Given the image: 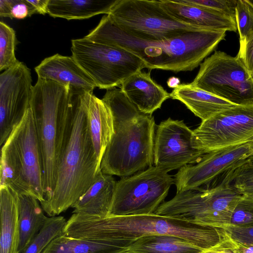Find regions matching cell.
Segmentation results:
<instances>
[{
    "label": "cell",
    "instance_id": "7c38bea8",
    "mask_svg": "<svg viewBox=\"0 0 253 253\" xmlns=\"http://www.w3.org/2000/svg\"><path fill=\"white\" fill-rule=\"evenodd\" d=\"M253 142V104L240 105L202 121L193 130V147L204 154Z\"/></svg>",
    "mask_w": 253,
    "mask_h": 253
},
{
    "label": "cell",
    "instance_id": "4dcf8cb0",
    "mask_svg": "<svg viewBox=\"0 0 253 253\" xmlns=\"http://www.w3.org/2000/svg\"><path fill=\"white\" fill-rule=\"evenodd\" d=\"M191 5L221 12L236 21V6L238 0H179Z\"/></svg>",
    "mask_w": 253,
    "mask_h": 253
},
{
    "label": "cell",
    "instance_id": "7402d4cb",
    "mask_svg": "<svg viewBox=\"0 0 253 253\" xmlns=\"http://www.w3.org/2000/svg\"><path fill=\"white\" fill-rule=\"evenodd\" d=\"M0 253H18V194L9 187H0Z\"/></svg>",
    "mask_w": 253,
    "mask_h": 253
},
{
    "label": "cell",
    "instance_id": "cb8c5ba5",
    "mask_svg": "<svg viewBox=\"0 0 253 253\" xmlns=\"http://www.w3.org/2000/svg\"><path fill=\"white\" fill-rule=\"evenodd\" d=\"M125 243L85 240L65 236L54 239L42 253H129Z\"/></svg>",
    "mask_w": 253,
    "mask_h": 253
},
{
    "label": "cell",
    "instance_id": "8d00e7d4",
    "mask_svg": "<svg viewBox=\"0 0 253 253\" xmlns=\"http://www.w3.org/2000/svg\"><path fill=\"white\" fill-rule=\"evenodd\" d=\"M33 7L36 13L44 15L47 13L49 0H27Z\"/></svg>",
    "mask_w": 253,
    "mask_h": 253
},
{
    "label": "cell",
    "instance_id": "603a6c76",
    "mask_svg": "<svg viewBox=\"0 0 253 253\" xmlns=\"http://www.w3.org/2000/svg\"><path fill=\"white\" fill-rule=\"evenodd\" d=\"M117 0H49L47 13L68 20L88 19L108 14Z\"/></svg>",
    "mask_w": 253,
    "mask_h": 253
},
{
    "label": "cell",
    "instance_id": "e0dca14e",
    "mask_svg": "<svg viewBox=\"0 0 253 253\" xmlns=\"http://www.w3.org/2000/svg\"><path fill=\"white\" fill-rule=\"evenodd\" d=\"M161 6L177 21L204 30L236 32V21L221 12L179 0H159Z\"/></svg>",
    "mask_w": 253,
    "mask_h": 253
},
{
    "label": "cell",
    "instance_id": "d4e9b609",
    "mask_svg": "<svg viewBox=\"0 0 253 253\" xmlns=\"http://www.w3.org/2000/svg\"><path fill=\"white\" fill-rule=\"evenodd\" d=\"M18 221L19 244L18 253H21L45 224L46 216L39 201L29 194H19Z\"/></svg>",
    "mask_w": 253,
    "mask_h": 253
},
{
    "label": "cell",
    "instance_id": "30bf717a",
    "mask_svg": "<svg viewBox=\"0 0 253 253\" xmlns=\"http://www.w3.org/2000/svg\"><path fill=\"white\" fill-rule=\"evenodd\" d=\"M173 183L174 178L168 172L155 166L121 177L116 181L108 216L154 213Z\"/></svg>",
    "mask_w": 253,
    "mask_h": 253
},
{
    "label": "cell",
    "instance_id": "d6986e66",
    "mask_svg": "<svg viewBox=\"0 0 253 253\" xmlns=\"http://www.w3.org/2000/svg\"><path fill=\"white\" fill-rule=\"evenodd\" d=\"M116 181L113 175L98 173L95 181L72 206L73 213L99 218L107 217L111 207Z\"/></svg>",
    "mask_w": 253,
    "mask_h": 253
},
{
    "label": "cell",
    "instance_id": "3957f363",
    "mask_svg": "<svg viewBox=\"0 0 253 253\" xmlns=\"http://www.w3.org/2000/svg\"><path fill=\"white\" fill-rule=\"evenodd\" d=\"M86 92H74L73 114L62 147L54 190L49 200L41 203L51 217L72 207L101 170L88 126Z\"/></svg>",
    "mask_w": 253,
    "mask_h": 253
},
{
    "label": "cell",
    "instance_id": "1f68e13d",
    "mask_svg": "<svg viewBox=\"0 0 253 253\" xmlns=\"http://www.w3.org/2000/svg\"><path fill=\"white\" fill-rule=\"evenodd\" d=\"M228 226H253V203L245 199L243 196L242 199L232 214Z\"/></svg>",
    "mask_w": 253,
    "mask_h": 253
},
{
    "label": "cell",
    "instance_id": "ba28073f",
    "mask_svg": "<svg viewBox=\"0 0 253 253\" xmlns=\"http://www.w3.org/2000/svg\"><path fill=\"white\" fill-rule=\"evenodd\" d=\"M71 44L72 56L100 89L120 86L128 77L146 68L140 58L121 48L85 37L72 40Z\"/></svg>",
    "mask_w": 253,
    "mask_h": 253
},
{
    "label": "cell",
    "instance_id": "7bdbcfd3",
    "mask_svg": "<svg viewBox=\"0 0 253 253\" xmlns=\"http://www.w3.org/2000/svg\"><path fill=\"white\" fill-rule=\"evenodd\" d=\"M251 77H252V79H253V74H252L251 75Z\"/></svg>",
    "mask_w": 253,
    "mask_h": 253
},
{
    "label": "cell",
    "instance_id": "5bb4252c",
    "mask_svg": "<svg viewBox=\"0 0 253 253\" xmlns=\"http://www.w3.org/2000/svg\"><path fill=\"white\" fill-rule=\"evenodd\" d=\"M192 134L183 120L161 122L154 138V166L169 172L199 161L205 154L193 147Z\"/></svg>",
    "mask_w": 253,
    "mask_h": 253
},
{
    "label": "cell",
    "instance_id": "ffe728a7",
    "mask_svg": "<svg viewBox=\"0 0 253 253\" xmlns=\"http://www.w3.org/2000/svg\"><path fill=\"white\" fill-rule=\"evenodd\" d=\"M85 105L94 149L101 165L105 151L113 134L112 112L106 103L93 93H86Z\"/></svg>",
    "mask_w": 253,
    "mask_h": 253
},
{
    "label": "cell",
    "instance_id": "e575fe53",
    "mask_svg": "<svg viewBox=\"0 0 253 253\" xmlns=\"http://www.w3.org/2000/svg\"><path fill=\"white\" fill-rule=\"evenodd\" d=\"M36 13L27 0H11V18L22 19Z\"/></svg>",
    "mask_w": 253,
    "mask_h": 253
},
{
    "label": "cell",
    "instance_id": "60d3db41",
    "mask_svg": "<svg viewBox=\"0 0 253 253\" xmlns=\"http://www.w3.org/2000/svg\"><path fill=\"white\" fill-rule=\"evenodd\" d=\"M244 198L253 203V195H243Z\"/></svg>",
    "mask_w": 253,
    "mask_h": 253
},
{
    "label": "cell",
    "instance_id": "ac0fdd59",
    "mask_svg": "<svg viewBox=\"0 0 253 253\" xmlns=\"http://www.w3.org/2000/svg\"><path fill=\"white\" fill-rule=\"evenodd\" d=\"M120 86L128 100L147 114L152 115L170 98V93L152 79L150 72H138L126 79Z\"/></svg>",
    "mask_w": 253,
    "mask_h": 253
},
{
    "label": "cell",
    "instance_id": "d590c367",
    "mask_svg": "<svg viewBox=\"0 0 253 253\" xmlns=\"http://www.w3.org/2000/svg\"><path fill=\"white\" fill-rule=\"evenodd\" d=\"M200 253H239L237 250L233 239L225 231L221 240L215 246Z\"/></svg>",
    "mask_w": 253,
    "mask_h": 253
},
{
    "label": "cell",
    "instance_id": "5b68a950",
    "mask_svg": "<svg viewBox=\"0 0 253 253\" xmlns=\"http://www.w3.org/2000/svg\"><path fill=\"white\" fill-rule=\"evenodd\" d=\"M73 97L70 86L52 81L38 78L33 86L30 108L41 154L44 201L54 190L62 147L72 117Z\"/></svg>",
    "mask_w": 253,
    "mask_h": 253
},
{
    "label": "cell",
    "instance_id": "83f0119b",
    "mask_svg": "<svg viewBox=\"0 0 253 253\" xmlns=\"http://www.w3.org/2000/svg\"><path fill=\"white\" fill-rule=\"evenodd\" d=\"M15 31L2 21L0 22V71L6 70L20 62L16 59Z\"/></svg>",
    "mask_w": 253,
    "mask_h": 253
},
{
    "label": "cell",
    "instance_id": "b9f144b4",
    "mask_svg": "<svg viewBox=\"0 0 253 253\" xmlns=\"http://www.w3.org/2000/svg\"><path fill=\"white\" fill-rule=\"evenodd\" d=\"M247 3H248L253 8V0H246Z\"/></svg>",
    "mask_w": 253,
    "mask_h": 253
},
{
    "label": "cell",
    "instance_id": "484cf974",
    "mask_svg": "<svg viewBox=\"0 0 253 253\" xmlns=\"http://www.w3.org/2000/svg\"><path fill=\"white\" fill-rule=\"evenodd\" d=\"M202 251L183 238L169 235L142 236L128 248L129 253H200Z\"/></svg>",
    "mask_w": 253,
    "mask_h": 253
},
{
    "label": "cell",
    "instance_id": "8fae6325",
    "mask_svg": "<svg viewBox=\"0 0 253 253\" xmlns=\"http://www.w3.org/2000/svg\"><path fill=\"white\" fill-rule=\"evenodd\" d=\"M190 84L236 105L253 104V80L237 56L215 51L200 64Z\"/></svg>",
    "mask_w": 253,
    "mask_h": 253
},
{
    "label": "cell",
    "instance_id": "9a60e30c",
    "mask_svg": "<svg viewBox=\"0 0 253 253\" xmlns=\"http://www.w3.org/2000/svg\"><path fill=\"white\" fill-rule=\"evenodd\" d=\"M30 69L19 62L0 75V144L30 108L33 85Z\"/></svg>",
    "mask_w": 253,
    "mask_h": 253
},
{
    "label": "cell",
    "instance_id": "9c48e42d",
    "mask_svg": "<svg viewBox=\"0 0 253 253\" xmlns=\"http://www.w3.org/2000/svg\"><path fill=\"white\" fill-rule=\"evenodd\" d=\"M107 15L121 30L144 40H163L204 30L173 18L159 0H117Z\"/></svg>",
    "mask_w": 253,
    "mask_h": 253
},
{
    "label": "cell",
    "instance_id": "2e32d148",
    "mask_svg": "<svg viewBox=\"0 0 253 253\" xmlns=\"http://www.w3.org/2000/svg\"><path fill=\"white\" fill-rule=\"evenodd\" d=\"M35 70L38 78L68 86L75 90L93 93L97 87L92 79L72 56L54 54L44 59Z\"/></svg>",
    "mask_w": 253,
    "mask_h": 253
},
{
    "label": "cell",
    "instance_id": "6da1fadb",
    "mask_svg": "<svg viewBox=\"0 0 253 253\" xmlns=\"http://www.w3.org/2000/svg\"><path fill=\"white\" fill-rule=\"evenodd\" d=\"M225 36L224 31L203 30L163 40H144L124 32L106 15L84 37L125 49L142 60L149 69L179 72L197 68Z\"/></svg>",
    "mask_w": 253,
    "mask_h": 253
},
{
    "label": "cell",
    "instance_id": "7a4b0ae2",
    "mask_svg": "<svg viewBox=\"0 0 253 253\" xmlns=\"http://www.w3.org/2000/svg\"><path fill=\"white\" fill-rule=\"evenodd\" d=\"M225 230L204 226L155 213L124 216H96L73 213L67 221L63 234L68 237L131 244L151 235H169L183 238L202 250L217 244Z\"/></svg>",
    "mask_w": 253,
    "mask_h": 253
},
{
    "label": "cell",
    "instance_id": "8992f818",
    "mask_svg": "<svg viewBox=\"0 0 253 253\" xmlns=\"http://www.w3.org/2000/svg\"><path fill=\"white\" fill-rule=\"evenodd\" d=\"M0 184L18 195H32L40 203L44 201L41 154L31 108L2 146Z\"/></svg>",
    "mask_w": 253,
    "mask_h": 253
},
{
    "label": "cell",
    "instance_id": "4316f807",
    "mask_svg": "<svg viewBox=\"0 0 253 253\" xmlns=\"http://www.w3.org/2000/svg\"><path fill=\"white\" fill-rule=\"evenodd\" d=\"M66 222L62 216L48 217L41 230L21 253H42L54 239L63 234Z\"/></svg>",
    "mask_w": 253,
    "mask_h": 253
},
{
    "label": "cell",
    "instance_id": "f1b7e54d",
    "mask_svg": "<svg viewBox=\"0 0 253 253\" xmlns=\"http://www.w3.org/2000/svg\"><path fill=\"white\" fill-rule=\"evenodd\" d=\"M233 187L242 195H253V155L227 171Z\"/></svg>",
    "mask_w": 253,
    "mask_h": 253
},
{
    "label": "cell",
    "instance_id": "f35d334b",
    "mask_svg": "<svg viewBox=\"0 0 253 253\" xmlns=\"http://www.w3.org/2000/svg\"><path fill=\"white\" fill-rule=\"evenodd\" d=\"M233 240L236 248L239 253H253V246L242 244L234 239Z\"/></svg>",
    "mask_w": 253,
    "mask_h": 253
},
{
    "label": "cell",
    "instance_id": "f546056e",
    "mask_svg": "<svg viewBox=\"0 0 253 253\" xmlns=\"http://www.w3.org/2000/svg\"><path fill=\"white\" fill-rule=\"evenodd\" d=\"M236 23L239 34L240 43H241L253 33V8L246 0L237 1Z\"/></svg>",
    "mask_w": 253,
    "mask_h": 253
},
{
    "label": "cell",
    "instance_id": "44dd1931",
    "mask_svg": "<svg viewBox=\"0 0 253 253\" xmlns=\"http://www.w3.org/2000/svg\"><path fill=\"white\" fill-rule=\"evenodd\" d=\"M170 95L172 99L184 104L202 121L238 105L195 87L190 83L180 84L173 89Z\"/></svg>",
    "mask_w": 253,
    "mask_h": 253
},
{
    "label": "cell",
    "instance_id": "277c9868",
    "mask_svg": "<svg viewBox=\"0 0 253 253\" xmlns=\"http://www.w3.org/2000/svg\"><path fill=\"white\" fill-rule=\"evenodd\" d=\"M110 108L113 134L103 156L102 172L121 177L154 166L155 122L141 112L121 89L107 90L102 99Z\"/></svg>",
    "mask_w": 253,
    "mask_h": 253
},
{
    "label": "cell",
    "instance_id": "836d02e7",
    "mask_svg": "<svg viewBox=\"0 0 253 253\" xmlns=\"http://www.w3.org/2000/svg\"><path fill=\"white\" fill-rule=\"evenodd\" d=\"M237 56L243 61L250 75L253 73V33L246 41L240 43Z\"/></svg>",
    "mask_w": 253,
    "mask_h": 253
},
{
    "label": "cell",
    "instance_id": "d6a6232c",
    "mask_svg": "<svg viewBox=\"0 0 253 253\" xmlns=\"http://www.w3.org/2000/svg\"><path fill=\"white\" fill-rule=\"evenodd\" d=\"M234 240L253 246V226H227L223 228Z\"/></svg>",
    "mask_w": 253,
    "mask_h": 253
},
{
    "label": "cell",
    "instance_id": "4fadbf2b",
    "mask_svg": "<svg viewBox=\"0 0 253 253\" xmlns=\"http://www.w3.org/2000/svg\"><path fill=\"white\" fill-rule=\"evenodd\" d=\"M253 155V142L206 153L197 163L178 169L173 178L176 193L201 188Z\"/></svg>",
    "mask_w": 253,
    "mask_h": 253
},
{
    "label": "cell",
    "instance_id": "52a82bcc",
    "mask_svg": "<svg viewBox=\"0 0 253 253\" xmlns=\"http://www.w3.org/2000/svg\"><path fill=\"white\" fill-rule=\"evenodd\" d=\"M222 181L212 187L176 193L163 202L154 213L207 226L223 228L243 195L232 185L226 172Z\"/></svg>",
    "mask_w": 253,
    "mask_h": 253
},
{
    "label": "cell",
    "instance_id": "74e56055",
    "mask_svg": "<svg viewBox=\"0 0 253 253\" xmlns=\"http://www.w3.org/2000/svg\"><path fill=\"white\" fill-rule=\"evenodd\" d=\"M11 0H0V16L1 17H9L11 16Z\"/></svg>",
    "mask_w": 253,
    "mask_h": 253
},
{
    "label": "cell",
    "instance_id": "ab89813d",
    "mask_svg": "<svg viewBox=\"0 0 253 253\" xmlns=\"http://www.w3.org/2000/svg\"><path fill=\"white\" fill-rule=\"evenodd\" d=\"M180 79L178 78L172 77L167 81V85L170 88H175L180 84Z\"/></svg>",
    "mask_w": 253,
    "mask_h": 253
}]
</instances>
